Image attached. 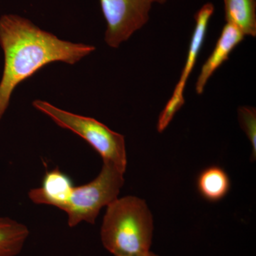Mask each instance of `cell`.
Returning <instances> with one entry per match:
<instances>
[{
    "label": "cell",
    "mask_w": 256,
    "mask_h": 256,
    "mask_svg": "<svg viewBox=\"0 0 256 256\" xmlns=\"http://www.w3.org/2000/svg\"><path fill=\"white\" fill-rule=\"evenodd\" d=\"M0 46L4 55L0 82V121L18 84L48 64L60 62L74 65L96 50L92 45L60 40L15 14L0 18Z\"/></svg>",
    "instance_id": "obj_1"
},
{
    "label": "cell",
    "mask_w": 256,
    "mask_h": 256,
    "mask_svg": "<svg viewBox=\"0 0 256 256\" xmlns=\"http://www.w3.org/2000/svg\"><path fill=\"white\" fill-rule=\"evenodd\" d=\"M106 208L100 239L114 256L150 252L154 222L146 202L134 196L117 198Z\"/></svg>",
    "instance_id": "obj_2"
},
{
    "label": "cell",
    "mask_w": 256,
    "mask_h": 256,
    "mask_svg": "<svg viewBox=\"0 0 256 256\" xmlns=\"http://www.w3.org/2000/svg\"><path fill=\"white\" fill-rule=\"evenodd\" d=\"M32 105L57 126L69 130L86 141L104 162H108L122 173L126 172L128 160L124 136L111 130L97 120L62 110L46 101L36 100Z\"/></svg>",
    "instance_id": "obj_3"
},
{
    "label": "cell",
    "mask_w": 256,
    "mask_h": 256,
    "mask_svg": "<svg viewBox=\"0 0 256 256\" xmlns=\"http://www.w3.org/2000/svg\"><path fill=\"white\" fill-rule=\"evenodd\" d=\"M124 173L108 162H104L97 178L82 186H74L68 200L60 208L68 216L70 228L82 222L94 224L104 207L118 196L124 186Z\"/></svg>",
    "instance_id": "obj_4"
},
{
    "label": "cell",
    "mask_w": 256,
    "mask_h": 256,
    "mask_svg": "<svg viewBox=\"0 0 256 256\" xmlns=\"http://www.w3.org/2000/svg\"><path fill=\"white\" fill-rule=\"evenodd\" d=\"M107 30L105 42L118 48L133 34L146 25L150 12L156 0H100Z\"/></svg>",
    "instance_id": "obj_5"
},
{
    "label": "cell",
    "mask_w": 256,
    "mask_h": 256,
    "mask_svg": "<svg viewBox=\"0 0 256 256\" xmlns=\"http://www.w3.org/2000/svg\"><path fill=\"white\" fill-rule=\"evenodd\" d=\"M214 12V6L212 3H206L195 15V28L190 42L186 64L182 72L180 80L175 88L173 95L170 98L164 108L160 114L156 126L159 132H162L168 128L174 118L175 114L184 104V90L186 86L188 76L196 63L200 50L204 42L208 23Z\"/></svg>",
    "instance_id": "obj_6"
},
{
    "label": "cell",
    "mask_w": 256,
    "mask_h": 256,
    "mask_svg": "<svg viewBox=\"0 0 256 256\" xmlns=\"http://www.w3.org/2000/svg\"><path fill=\"white\" fill-rule=\"evenodd\" d=\"M74 188L68 175L56 168L46 172L41 188L30 190L28 197L36 204L50 205L60 210L68 200Z\"/></svg>",
    "instance_id": "obj_7"
},
{
    "label": "cell",
    "mask_w": 256,
    "mask_h": 256,
    "mask_svg": "<svg viewBox=\"0 0 256 256\" xmlns=\"http://www.w3.org/2000/svg\"><path fill=\"white\" fill-rule=\"evenodd\" d=\"M244 35L234 25L226 23L224 26L214 50L202 66L196 84V92L203 94L207 82L220 66L228 60L234 48L244 40Z\"/></svg>",
    "instance_id": "obj_8"
},
{
    "label": "cell",
    "mask_w": 256,
    "mask_h": 256,
    "mask_svg": "<svg viewBox=\"0 0 256 256\" xmlns=\"http://www.w3.org/2000/svg\"><path fill=\"white\" fill-rule=\"evenodd\" d=\"M230 180L226 172L216 165L202 170L196 180L197 190L205 200L217 202L225 198L230 190Z\"/></svg>",
    "instance_id": "obj_9"
},
{
    "label": "cell",
    "mask_w": 256,
    "mask_h": 256,
    "mask_svg": "<svg viewBox=\"0 0 256 256\" xmlns=\"http://www.w3.org/2000/svg\"><path fill=\"white\" fill-rule=\"evenodd\" d=\"M227 23L244 36L256 35V0H224Z\"/></svg>",
    "instance_id": "obj_10"
},
{
    "label": "cell",
    "mask_w": 256,
    "mask_h": 256,
    "mask_svg": "<svg viewBox=\"0 0 256 256\" xmlns=\"http://www.w3.org/2000/svg\"><path fill=\"white\" fill-rule=\"evenodd\" d=\"M30 236L24 224L8 217H0V256H16Z\"/></svg>",
    "instance_id": "obj_11"
},
{
    "label": "cell",
    "mask_w": 256,
    "mask_h": 256,
    "mask_svg": "<svg viewBox=\"0 0 256 256\" xmlns=\"http://www.w3.org/2000/svg\"><path fill=\"white\" fill-rule=\"evenodd\" d=\"M239 122L242 130L246 134L252 143V160L256 156V110L252 107L239 108L238 110Z\"/></svg>",
    "instance_id": "obj_12"
},
{
    "label": "cell",
    "mask_w": 256,
    "mask_h": 256,
    "mask_svg": "<svg viewBox=\"0 0 256 256\" xmlns=\"http://www.w3.org/2000/svg\"><path fill=\"white\" fill-rule=\"evenodd\" d=\"M159 256L156 255L154 252H152L151 250L150 252H142V254H134V255H128V256Z\"/></svg>",
    "instance_id": "obj_13"
},
{
    "label": "cell",
    "mask_w": 256,
    "mask_h": 256,
    "mask_svg": "<svg viewBox=\"0 0 256 256\" xmlns=\"http://www.w3.org/2000/svg\"><path fill=\"white\" fill-rule=\"evenodd\" d=\"M166 1L168 0H156V2L159 3V4H164Z\"/></svg>",
    "instance_id": "obj_14"
}]
</instances>
